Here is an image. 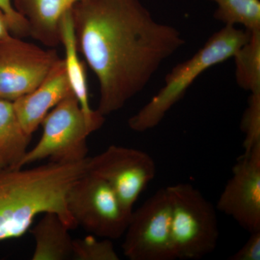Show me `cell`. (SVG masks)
<instances>
[{"label":"cell","instance_id":"6da1fadb","mask_svg":"<svg viewBox=\"0 0 260 260\" xmlns=\"http://www.w3.org/2000/svg\"><path fill=\"white\" fill-rule=\"evenodd\" d=\"M78 52L99 84L97 112L105 117L144 90L186 41L154 19L140 0H81L71 9Z\"/></svg>","mask_w":260,"mask_h":260},{"label":"cell","instance_id":"7a4b0ae2","mask_svg":"<svg viewBox=\"0 0 260 260\" xmlns=\"http://www.w3.org/2000/svg\"><path fill=\"white\" fill-rule=\"evenodd\" d=\"M88 158L0 172V241L22 237L40 214H57L70 230L78 227L68 209L67 195L88 172Z\"/></svg>","mask_w":260,"mask_h":260},{"label":"cell","instance_id":"3957f363","mask_svg":"<svg viewBox=\"0 0 260 260\" xmlns=\"http://www.w3.org/2000/svg\"><path fill=\"white\" fill-rule=\"evenodd\" d=\"M251 31L234 25H224L208 39L201 49L174 67L165 78V83L141 109L129 118L133 131L144 133L161 122L168 112L182 99L188 88L207 70L232 59L249 41Z\"/></svg>","mask_w":260,"mask_h":260},{"label":"cell","instance_id":"277c9868","mask_svg":"<svg viewBox=\"0 0 260 260\" xmlns=\"http://www.w3.org/2000/svg\"><path fill=\"white\" fill-rule=\"evenodd\" d=\"M167 187L172 202V243L176 259H203L218 245L220 232L215 207L189 183Z\"/></svg>","mask_w":260,"mask_h":260},{"label":"cell","instance_id":"5b68a950","mask_svg":"<svg viewBox=\"0 0 260 260\" xmlns=\"http://www.w3.org/2000/svg\"><path fill=\"white\" fill-rule=\"evenodd\" d=\"M42 125L40 140L25 154L20 168L45 159H49V162L73 164L88 158L87 138L95 129L74 94L65 98L48 113Z\"/></svg>","mask_w":260,"mask_h":260},{"label":"cell","instance_id":"8992f818","mask_svg":"<svg viewBox=\"0 0 260 260\" xmlns=\"http://www.w3.org/2000/svg\"><path fill=\"white\" fill-rule=\"evenodd\" d=\"M67 206L78 226L111 240L124 236L133 213L123 207L105 181L88 172L70 188Z\"/></svg>","mask_w":260,"mask_h":260},{"label":"cell","instance_id":"52a82bcc","mask_svg":"<svg viewBox=\"0 0 260 260\" xmlns=\"http://www.w3.org/2000/svg\"><path fill=\"white\" fill-rule=\"evenodd\" d=\"M172 208L167 187L133 211L124 233L122 251L129 260H174Z\"/></svg>","mask_w":260,"mask_h":260},{"label":"cell","instance_id":"ba28073f","mask_svg":"<svg viewBox=\"0 0 260 260\" xmlns=\"http://www.w3.org/2000/svg\"><path fill=\"white\" fill-rule=\"evenodd\" d=\"M88 172L105 181L132 213L140 195L155 178L156 165L146 152L113 145L88 158Z\"/></svg>","mask_w":260,"mask_h":260},{"label":"cell","instance_id":"9c48e42d","mask_svg":"<svg viewBox=\"0 0 260 260\" xmlns=\"http://www.w3.org/2000/svg\"><path fill=\"white\" fill-rule=\"evenodd\" d=\"M60 57L13 37L0 42V99L14 102L37 88Z\"/></svg>","mask_w":260,"mask_h":260},{"label":"cell","instance_id":"30bf717a","mask_svg":"<svg viewBox=\"0 0 260 260\" xmlns=\"http://www.w3.org/2000/svg\"><path fill=\"white\" fill-rule=\"evenodd\" d=\"M216 209L250 233L260 231V144L244 152L232 169Z\"/></svg>","mask_w":260,"mask_h":260},{"label":"cell","instance_id":"8fae6325","mask_svg":"<svg viewBox=\"0 0 260 260\" xmlns=\"http://www.w3.org/2000/svg\"><path fill=\"white\" fill-rule=\"evenodd\" d=\"M72 93L64 59L60 58L37 88L13 102L24 130L32 135L48 113Z\"/></svg>","mask_w":260,"mask_h":260},{"label":"cell","instance_id":"7c38bea8","mask_svg":"<svg viewBox=\"0 0 260 260\" xmlns=\"http://www.w3.org/2000/svg\"><path fill=\"white\" fill-rule=\"evenodd\" d=\"M81 0H13L17 11L28 23L30 37L49 47L60 44V22Z\"/></svg>","mask_w":260,"mask_h":260},{"label":"cell","instance_id":"4fadbf2b","mask_svg":"<svg viewBox=\"0 0 260 260\" xmlns=\"http://www.w3.org/2000/svg\"><path fill=\"white\" fill-rule=\"evenodd\" d=\"M59 34L60 44H62L64 49L65 68L72 91L78 99L84 114L96 131L102 127L105 117L99 114L97 110H93L90 107L86 73L77 49L71 10L67 12L61 18Z\"/></svg>","mask_w":260,"mask_h":260},{"label":"cell","instance_id":"5bb4252c","mask_svg":"<svg viewBox=\"0 0 260 260\" xmlns=\"http://www.w3.org/2000/svg\"><path fill=\"white\" fill-rule=\"evenodd\" d=\"M70 229L57 214L47 213L31 230L35 242L32 260L72 259L73 240Z\"/></svg>","mask_w":260,"mask_h":260},{"label":"cell","instance_id":"9a60e30c","mask_svg":"<svg viewBox=\"0 0 260 260\" xmlns=\"http://www.w3.org/2000/svg\"><path fill=\"white\" fill-rule=\"evenodd\" d=\"M31 136L20 124L13 102L0 99V160L7 169H21Z\"/></svg>","mask_w":260,"mask_h":260},{"label":"cell","instance_id":"2e32d148","mask_svg":"<svg viewBox=\"0 0 260 260\" xmlns=\"http://www.w3.org/2000/svg\"><path fill=\"white\" fill-rule=\"evenodd\" d=\"M233 58L239 87L251 93L260 92V30L251 31L249 41Z\"/></svg>","mask_w":260,"mask_h":260},{"label":"cell","instance_id":"e0dca14e","mask_svg":"<svg viewBox=\"0 0 260 260\" xmlns=\"http://www.w3.org/2000/svg\"><path fill=\"white\" fill-rule=\"evenodd\" d=\"M217 5L214 18L225 25H242L249 31L260 30V0H209Z\"/></svg>","mask_w":260,"mask_h":260},{"label":"cell","instance_id":"ac0fdd59","mask_svg":"<svg viewBox=\"0 0 260 260\" xmlns=\"http://www.w3.org/2000/svg\"><path fill=\"white\" fill-rule=\"evenodd\" d=\"M75 260H119L112 241L99 240L94 236L73 240V255Z\"/></svg>","mask_w":260,"mask_h":260},{"label":"cell","instance_id":"d6986e66","mask_svg":"<svg viewBox=\"0 0 260 260\" xmlns=\"http://www.w3.org/2000/svg\"><path fill=\"white\" fill-rule=\"evenodd\" d=\"M241 129L245 135L244 152L249 151L260 144V92L251 93L242 117Z\"/></svg>","mask_w":260,"mask_h":260},{"label":"cell","instance_id":"ffe728a7","mask_svg":"<svg viewBox=\"0 0 260 260\" xmlns=\"http://www.w3.org/2000/svg\"><path fill=\"white\" fill-rule=\"evenodd\" d=\"M0 10L4 12L9 20L10 31L14 37L23 38L30 36L28 22L15 9L13 0H0Z\"/></svg>","mask_w":260,"mask_h":260},{"label":"cell","instance_id":"44dd1931","mask_svg":"<svg viewBox=\"0 0 260 260\" xmlns=\"http://www.w3.org/2000/svg\"><path fill=\"white\" fill-rule=\"evenodd\" d=\"M230 260H259L260 231L250 233V237L239 250L229 256Z\"/></svg>","mask_w":260,"mask_h":260},{"label":"cell","instance_id":"7402d4cb","mask_svg":"<svg viewBox=\"0 0 260 260\" xmlns=\"http://www.w3.org/2000/svg\"><path fill=\"white\" fill-rule=\"evenodd\" d=\"M9 20L4 12L0 10V42L11 37Z\"/></svg>","mask_w":260,"mask_h":260},{"label":"cell","instance_id":"603a6c76","mask_svg":"<svg viewBox=\"0 0 260 260\" xmlns=\"http://www.w3.org/2000/svg\"><path fill=\"white\" fill-rule=\"evenodd\" d=\"M5 169H7L6 167H5V164L0 160V172H3Z\"/></svg>","mask_w":260,"mask_h":260}]
</instances>
